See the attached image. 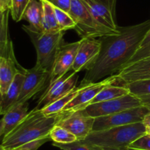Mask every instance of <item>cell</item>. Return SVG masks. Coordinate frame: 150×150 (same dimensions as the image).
Returning <instances> with one entry per match:
<instances>
[{
    "label": "cell",
    "instance_id": "6da1fadb",
    "mask_svg": "<svg viewBox=\"0 0 150 150\" xmlns=\"http://www.w3.org/2000/svg\"><path fill=\"white\" fill-rule=\"evenodd\" d=\"M117 34L100 38L101 49L96 61L88 70L80 85L95 83L118 74L133 57L150 29V19L128 26H119Z\"/></svg>",
    "mask_w": 150,
    "mask_h": 150
},
{
    "label": "cell",
    "instance_id": "7a4b0ae2",
    "mask_svg": "<svg viewBox=\"0 0 150 150\" xmlns=\"http://www.w3.org/2000/svg\"><path fill=\"white\" fill-rule=\"evenodd\" d=\"M63 112L45 116L37 107L29 111L24 119L1 140V150H17L35 143L51 141L50 132L62 116Z\"/></svg>",
    "mask_w": 150,
    "mask_h": 150
},
{
    "label": "cell",
    "instance_id": "3957f363",
    "mask_svg": "<svg viewBox=\"0 0 150 150\" xmlns=\"http://www.w3.org/2000/svg\"><path fill=\"white\" fill-rule=\"evenodd\" d=\"M147 133L143 122L92 131L83 143L95 150H127L128 146L139 137Z\"/></svg>",
    "mask_w": 150,
    "mask_h": 150
},
{
    "label": "cell",
    "instance_id": "277c9868",
    "mask_svg": "<svg viewBox=\"0 0 150 150\" xmlns=\"http://www.w3.org/2000/svg\"><path fill=\"white\" fill-rule=\"evenodd\" d=\"M22 28L29 37L36 49L37 62L35 66L51 74L57 53L60 47L64 44L65 31L38 32L29 25H23Z\"/></svg>",
    "mask_w": 150,
    "mask_h": 150
},
{
    "label": "cell",
    "instance_id": "5b68a950",
    "mask_svg": "<svg viewBox=\"0 0 150 150\" xmlns=\"http://www.w3.org/2000/svg\"><path fill=\"white\" fill-rule=\"evenodd\" d=\"M69 13L76 22L74 29L81 38H100L120 32V29L118 32H116L100 24L92 16L81 0H71V7Z\"/></svg>",
    "mask_w": 150,
    "mask_h": 150
},
{
    "label": "cell",
    "instance_id": "8992f818",
    "mask_svg": "<svg viewBox=\"0 0 150 150\" xmlns=\"http://www.w3.org/2000/svg\"><path fill=\"white\" fill-rule=\"evenodd\" d=\"M142 105V103L139 97L129 94L114 99L89 104L80 110L87 116L95 119L101 116H109Z\"/></svg>",
    "mask_w": 150,
    "mask_h": 150
},
{
    "label": "cell",
    "instance_id": "52a82bcc",
    "mask_svg": "<svg viewBox=\"0 0 150 150\" xmlns=\"http://www.w3.org/2000/svg\"><path fill=\"white\" fill-rule=\"evenodd\" d=\"M149 112L145 106L142 105L109 116L95 118L92 131L103 130L116 126L142 122L144 116Z\"/></svg>",
    "mask_w": 150,
    "mask_h": 150
},
{
    "label": "cell",
    "instance_id": "ba28073f",
    "mask_svg": "<svg viewBox=\"0 0 150 150\" xmlns=\"http://www.w3.org/2000/svg\"><path fill=\"white\" fill-rule=\"evenodd\" d=\"M78 79V73L72 71L63 75L57 80L50 82L45 92L40 97L38 105L36 106L37 108L41 110L64 96L65 94L76 88Z\"/></svg>",
    "mask_w": 150,
    "mask_h": 150
},
{
    "label": "cell",
    "instance_id": "9c48e42d",
    "mask_svg": "<svg viewBox=\"0 0 150 150\" xmlns=\"http://www.w3.org/2000/svg\"><path fill=\"white\" fill-rule=\"evenodd\" d=\"M95 118L85 114L81 110L64 111L62 116L57 124L65 128L77 138L82 141L92 132Z\"/></svg>",
    "mask_w": 150,
    "mask_h": 150
},
{
    "label": "cell",
    "instance_id": "30bf717a",
    "mask_svg": "<svg viewBox=\"0 0 150 150\" xmlns=\"http://www.w3.org/2000/svg\"><path fill=\"white\" fill-rule=\"evenodd\" d=\"M23 74L25 76L21 92L17 103H23L29 101L38 92L43 89L49 81L51 74L38 66H35L31 69H26Z\"/></svg>",
    "mask_w": 150,
    "mask_h": 150
},
{
    "label": "cell",
    "instance_id": "8fae6325",
    "mask_svg": "<svg viewBox=\"0 0 150 150\" xmlns=\"http://www.w3.org/2000/svg\"><path fill=\"white\" fill-rule=\"evenodd\" d=\"M100 49L101 41L100 38H81L72 66V71L79 73L81 71L88 70L98 59Z\"/></svg>",
    "mask_w": 150,
    "mask_h": 150
},
{
    "label": "cell",
    "instance_id": "7c38bea8",
    "mask_svg": "<svg viewBox=\"0 0 150 150\" xmlns=\"http://www.w3.org/2000/svg\"><path fill=\"white\" fill-rule=\"evenodd\" d=\"M89 11L100 24L111 30L118 32L116 21L117 0H81Z\"/></svg>",
    "mask_w": 150,
    "mask_h": 150
},
{
    "label": "cell",
    "instance_id": "4fadbf2b",
    "mask_svg": "<svg viewBox=\"0 0 150 150\" xmlns=\"http://www.w3.org/2000/svg\"><path fill=\"white\" fill-rule=\"evenodd\" d=\"M79 45L80 41L70 44H64L60 47L53 66L49 83L72 71V66L74 63Z\"/></svg>",
    "mask_w": 150,
    "mask_h": 150
},
{
    "label": "cell",
    "instance_id": "5bb4252c",
    "mask_svg": "<svg viewBox=\"0 0 150 150\" xmlns=\"http://www.w3.org/2000/svg\"><path fill=\"white\" fill-rule=\"evenodd\" d=\"M117 81L118 79L116 74L105 78L98 82L86 85L83 91L64 107L62 112L83 108L87 105L105 87L115 84Z\"/></svg>",
    "mask_w": 150,
    "mask_h": 150
},
{
    "label": "cell",
    "instance_id": "9a60e30c",
    "mask_svg": "<svg viewBox=\"0 0 150 150\" xmlns=\"http://www.w3.org/2000/svg\"><path fill=\"white\" fill-rule=\"evenodd\" d=\"M29 111V102L18 103L6 112L0 124V136L1 140L11 132L23 119Z\"/></svg>",
    "mask_w": 150,
    "mask_h": 150
},
{
    "label": "cell",
    "instance_id": "2e32d148",
    "mask_svg": "<svg viewBox=\"0 0 150 150\" xmlns=\"http://www.w3.org/2000/svg\"><path fill=\"white\" fill-rule=\"evenodd\" d=\"M117 76L118 81L124 84L150 79V57L126 66L117 74Z\"/></svg>",
    "mask_w": 150,
    "mask_h": 150
},
{
    "label": "cell",
    "instance_id": "e0dca14e",
    "mask_svg": "<svg viewBox=\"0 0 150 150\" xmlns=\"http://www.w3.org/2000/svg\"><path fill=\"white\" fill-rule=\"evenodd\" d=\"M23 69L14 57H0V95L7 91L18 72L23 73Z\"/></svg>",
    "mask_w": 150,
    "mask_h": 150
},
{
    "label": "cell",
    "instance_id": "ac0fdd59",
    "mask_svg": "<svg viewBox=\"0 0 150 150\" xmlns=\"http://www.w3.org/2000/svg\"><path fill=\"white\" fill-rule=\"evenodd\" d=\"M24 79V74L22 72H18L7 92L3 95H1V101H0L1 115H4L17 103L19 96L21 92Z\"/></svg>",
    "mask_w": 150,
    "mask_h": 150
},
{
    "label": "cell",
    "instance_id": "d6986e66",
    "mask_svg": "<svg viewBox=\"0 0 150 150\" xmlns=\"http://www.w3.org/2000/svg\"><path fill=\"white\" fill-rule=\"evenodd\" d=\"M43 5L41 0H31L23 14V19L29 23V26L38 32H42Z\"/></svg>",
    "mask_w": 150,
    "mask_h": 150
},
{
    "label": "cell",
    "instance_id": "ffe728a7",
    "mask_svg": "<svg viewBox=\"0 0 150 150\" xmlns=\"http://www.w3.org/2000/svg\"><path fill=\"white\" fill-rule=\"evenodd\" d=\"M10 10L1 13V31H0V57H13V42L8 35V15Z\"/></svg>",
    "mask_w": 150,
    "mask_h": 150
},
{
    "label": "cell",
    "instance_id": "44dd1931",
    "mask_svg": "<svg viewBox=\"0 0 150 150\" xmlns=\"http://www.w3.org/2000/svg\"><path fill=\"white\" fill-rule=\"evenodd\" d=\"M84 87L85 85H79V88L76 87L74 89L65 94L64 96L59 99L58 100L54 101L44 108L41 109V111L45 116H52V115L61 113L63 111L64 107L83 91Z\"/></svg>",
    "mask_w": 150,
    "mask_h": 150
},
{
    "label": "cell",
    "instance_id": "7402d4cb",
    "mask_svg": "<svg viewBox=\"0 0 150 150\" xmlns=\"http://www.w3.org/2000/svg\"><path fill=\"white\" fill-rule=\"evenodd\" d=\"M129 94H130V91L124 85L120 86V85H115L114 84H112V85H109L105 87L87 105L120 98V97L124 96Z\"/></svg>",
    "mask_w": 150,
    "mask_h": 150
},
{
    "label": "cell",
    "instance_id": "603a6c76",
    "mask_svg": "<svg viewBox=\"0 0 150 150\" xmlns=\"http://www.w3.org/2000/svg\"><path fill=\"white\" fill-rule=\"evenodd\" d=\"M43 5L42 32H57L60 30L57 24L54 7L47 0H41Z\"/></svg>",
    "mask_w": 150,
    "mask_h": 150
},
{
    "label": "cell",
    "instance_id": "cb8c5ba5",
    "mask_svg": "<svg viewBox=\"0 0 150 150\" xmlns=\"http://www.w3.org/2000/svg\"><path fill=\"white\" fill-rule=\"evenodd\" d=\"M51 141L59 144H70L78 141L77 138L65 128L56 124L50 132Z\"/></svg>",
    "mask_w": 150,
    "mask_h": 150
},
{
    "label": "cell",
    "instance_id": "d4e9b609",
    "mask_svg": "<svg viewBox=\"0 0 150 150\" xmlns=\"http://www.w3.org/2000/svg\"><path fill=\"white\" fill-rule=\"evenodd\" d=\"M149 57H150V29L148 31V32L146 34L144 39L141 42L139 49L136 51L134 55L129 60V62L125 67L130 64H133L134 63H136V62L139 61V60L149 58Z\"/></svg>",
    "mask_w": 150,
    "mask_h": 150
},
{
    "label": "cell",
    "instance_id": "484cf974",
    "mask_svg": "<svg viewBox=\"0 0 150 150\" xmlns=\"http://www.w3.org/2000/svg\"><path fill=\"white\" fill-rule=\"evenodd\" d=\"M130 91V94L136 96L150 95V79L138 80L124 84Z\"/></svg>",
    "mask_w": 150,
    "mask_h": 150
},
{
    "label": "cell",
    "instance_id": "4316f807",
    "mask_svg": "<svg viewBox=\"0 0 150 150\" xmlns=\"http://www.w3.org/2000/svg\"><path fill=\"white\" fill-rule=\"evenodd\" d=\"M54 10H55L57 24L60 30L66 31L67 29H75L76 22L70 13L55 7H54Z\"/></svg>",
    "mask_w": 150,
    "mask_h": 150
},
{
    "label": "cell",
    "instance_id": "83f0119b",
    "mask_svg": "<svg viewBox=\"0 0 150 150\" xmlns=\"http://www.w3.org/2000/svg\"><path fill=\"white\" fill-rule=\"evenodd\" d=\"M31 0H12L10 14L13 20L18 22L23 19V14Z\"/></svg>",
    "mask_w": 150,
    "mask_h": 150
},
{
    "label": "cell",
    "instance_id": "f1b7e54d",
    "mask_svg": "<svg viewBox=\"0 0 150 150\" xmlns=\"http://www.w3.org/2000/svg\"><path fill=\"white\" fill-rule=\"evenodd\" d=\"M127 150H150V134L139 137L128 146Z\"/></svg>",
    "mask_w": 150,
    "mask_h": 150
},
{
    "label": "cell",
    "instance_id": "f546056e",
    "mask_svg": "<svg viewBox=\"0 0 150 150\" xmlns=\"http://www.w3.org/2000/svg\"><path fill=\"white\" fill-rule=\"evenodd\" d=\"M53 146L58 147L62 150H95L81 141H76L70 144H59L54 142Z\"/></svg>",
    "mask_w": 150,
    "mask_h": 150
},
{
    "label": "cell",
    "instance_id": "4dcf8cb0",
    "mask_svg": "<svg viewBox=\"0 0 150 150\" xmlns=\"http://www.w3.org/2000/svg\"><path fill=\"white\" fill-rule=\"evenodd\" d=\"M54 7L59 8L67 13H70L71 0H47Z\"/></svg>",
    "mask_w": 150,
    "mask_h": 150
},
{
    "label": "cell",
    "instance_id": "1f68e13d",
    "mask_svg": "<svg viewBox=\"0 0 150 150\" xmlns=\"http://www.w3.org/2000/svg\"><path fill=\"white\" fill-rule=\"evenodd\" d=\"M12 7V0H0V12L1 13L10 10Z\"/></svg>",
    "mask_w": 150,
    "mask_h": 150
},
{
    "label": "cell",
    "instance_id": "d6a6232c",
    "mask_svg": "<svg viewBox=\"0 0 150 150\" xmlns=\"http://www.w3.org/2000/svg\"><path fill=\"white\" fill-rule=\"evenodd\" d=\"M142 103V105L145 106L150 111V95H145L139 96Z\"/></svg>",
    "mask_w": 150,
    "mask_h": 150
},
{
    "label": "cell",
    "instance_id": "836d02e7",
    "mask_svg": "<svg viewBox=\"0 0 150 150\" xmlns=\"http://www.w3.org/2000/svg\"><path fill=\"white\" fill-rule=\"evenodd\" d=\"M142 122H143L144 124L145 127L146 128L147 132L148 131H150V112L144 116V120Z\"/></svg>",
    "mask_w": 150,
    "mask_h": 150
},
{
    "label": "cell",
    "instance_id": "e575fe53",
    "mask_svg": "<svg viewBox=\"0 0 150 150\" xmlns=\"http://www.w3.org/2000/svg\"><path fill=\"white\" fill-rule=\"evenodd\" d=\"M147 133H149V134H150V131H148V132H147Z\"/></svg>",
    "mask_w": 150,
    "mask_h": 150
}]
</instances>
